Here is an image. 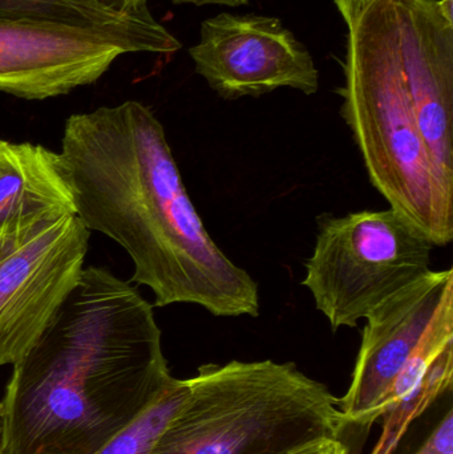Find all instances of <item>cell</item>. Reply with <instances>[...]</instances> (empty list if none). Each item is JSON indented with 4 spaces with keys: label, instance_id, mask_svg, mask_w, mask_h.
<instances>
[{
    "label": "cell",
    "instance_id": "obj_19",
    "mask_svg": "<svg viewBox=\"0 0 453 454\" xmlns=\"http://www.w3.org/2000/svg\"><path fill=\"white\" fill-rule=\"evenodd\" d=\"M0 418H2V402H0Z\"/></svg>",
    "mask_w": 453,
    "mask_h": 454
},
{
    "label": "cell",
    "instance_id": "obj_12",
    "mask_svg": "<svg viewBox=\"0 0 453 454\" xmlns=\"http://www.w3.org/2000/svg\"><path fill=\"white\" fill-rule=\"evenodd\" d=\"M0 13L113 29L145 28L159 23L151 11L119 15L95 0H0Z\"/></svg>",
    "mask_w": 453,
    "mask_h": 454
},
{
    "label": "cell",
    "instance_id": "obj_17",
    "mask_svg": "<svg viewBox=\"0 0 453 454\" xmlns=\"http://www.w3.org/2000/svg\"><path fill=\"white\" fill-rule=\"evenodd\" d=\"M372 2L374 0H334L335 5L348 27H350L354 20L361 15L362 11Z\"/></svg>",
    "mask_w": 453,
    "mask_h": 454
},
{
    "label": "cell",
    "instance_id": "obj_15",
    "mask_svg": "<svg viewBox=\"0 0 453 454\" xmlns=\"http://www.w3.org/2000/svg\"><path fill=\"white\" fill-rule=\"evenodd\" d=\"M285 454H351L340 437H318L293 448Z\"/></svg>",
    "mask_w": 453,
    "mask_h": 454
},
{
    "label": "cell",
    "instance_id": "obj_2",
    "mask_svg": "<svg viewBox=\"0 0 453 454\" xmlns=\"http://www.w3.org/2000/svg\"><path fill=\"white\" fill-rule=\"evenodd\" d=\"M13 371L0 454H95L175 383L153 306L130 282L85 267Z\"/></svg>",
    "mask_w": 453,
    "mask_h": 454
},
{
    "label": "cell",
    "instance_id": "obj_9",
    "mask_svg": "<svg viewBox=\"0 0 453 454\" xmlns=\"http://www.w3.org/2000/svg\"><path fill=\"white\" fill-rule=\"evenodd\" d=\"M189 53L197 74L225 100L260 98L279 88L318 92L314 59L279 19L220 13L202 23L199 44Z\"/></svg>",
    "mask_w": 453,
    "mask_h": 454
},
{
    "label": "cell",
    "instance_id": "obj_14",
    "mask_svg": "<svg viewBox=\"0 0 453 454\" xmlns=\"http://www.w3.org/2000/svg\"><path fill=\"white\" fill-rule=\"evenodd\" d=\"M412 454H453V411L449 408L438 426Z\"/></svg>",
    "mask_w": 453,
    "mask_h": 454
},
{
    "label": "cell",
    "instance_id": "obj_13",
    "mask_svg": "<svg viewBox=\"0 0 453 454\" xmlns=\"http://www.w3.org/2000/svg\"><path fill=\"white\" fill-rule=\"evenodd\" d=\"M186 394V379H176L168 391L135 424L95 454H148L183 404Z\"/></svg>",
    "mask_w": 453,
    "mask_h": 454
},
{
    "label": "cell",
    "instance_id": "obj_5",
    "mask_svg": "<svg viewBox=\"0 0 453 454\" xmlns=\"http://www.w3.org/2000/svg\"><path fill=\"white\" fill-rule=\"evenodd\" d=\"M433 247L391 207L324 215L302 286L334 333L355 328L375 307L430 271Z\"/></svg>",
    "mask_w": 453,
    "mask_h": 454
},
{
    "label": "cell",
    "instance_id": "obj_20",
    "mask_svg": "<svg viewBox=\"0 0 453 454\" xmlns=\"http://www.w3.org/2000/svg\"><path fill=\"white\" fill-rule=\"evenodd\" d=\"M0 439H2V424H0Z\"/></svg>",
    "mask_w": 453,
    "mask_h": 454
},
{
    "label": "cell",
    "instance_id": "obj_3",
    "mask_svg": "<svg viewBox=\"0 0 453 454\" xmlns=\"http://www.w3.org/2000/svg\"><path fill=\"white\" fill-rule=\"evenodd\" d=\"M340 114L372 186L435 247L453 239V188L433 167L399 53L394 0H374L348 27Z\"/></svg>",
    "mask_w": 453,
    "mask_h": 454
},
{
    "label": "cell",
    "instance_id": "obj_18",
    "mask_svg": "<svg viewBox=\"0 0 453 454\" xmlns=\"http://www.w3.org/2000/svg\"><path fill=\"white\" fill-rule=\"evenodd\" d=\"M175 4H220L228 5V7H239V5L247 4L249 0H170Z\"/></svg>",
    "mask_w": 453,
    "mask_h": 454
},
{
    "label": "cell",
    "instance_id": "obj_6",
    "mask_svg": "<svg viewBox=\"0 0 453 454\" xmlns=\"http://www.w3.org/2000/svg\"><path fill=\"white\" fill-rule=\"evenodd\" d=\"M181 47L160 23L113 29L0 13V92L58 98L98 82L120 56L172 55Z\"/></svg>",
    "mask_w": 453,
    "mask_h": 454
},
{
    "label": "cell",
    "instance_id": "obj_4",
    "mask_svg": "<svg viewBox=\"0 0 453 454\" xmlns=\"http://www.w3.org/2000/svg\"><path fill=\"white\" fill-rule=\"evenodd\" d=\"M148 454H285L346 429L338 399L294 363L204 364Z\"/></svg>",
    "mask_w": 453,
    "mask_h": 454
},
{
    "label": "cell",
    "instance_id": "obj_8",
    "mask_svg": "<svg viewBox=\"0 0 453 454\" xmlns=\"http://www.w3.org/2000/svg\"><path fill=\"white\" fill-rule=\"evenodd\" d=\"M449 304H453V270H430L364 317L351 384L345 396L338 399L346 428H369L382 418L394 384Z\"/></svg>",
    "mask_w": 453,
    "mask_h": 454
},
{
    "label": "cell",
    "instance_id": "obj_11",
    "mask_svg": "<svg viewBox=\"0 0 453 454\" xmlns=\"http://www.w3.org/2000/svg\"><path fill=\"white\" fill-rule=\"evenodd\" d=\"M66 215L76 204L60 153L0 140V240L24 239Z\"/></svg>",
    "mask_w": 453,
    "mask_h": 454
},
{
    "label": "cell",
    "instance_id": "obj_7",
    "mask_svg": "<svg viewBox=\"0 0 453 454\" xmlns=\"http://www.w3.org/2000/svg\"><path fill=\"white\" fill-rule=\"evenodd\" d=\"M90 237L66 215L0 250V365L26 356L79 285Z\"/></svg>",
    "mask_w": 453,
    "mask_h": 454
},
{
    "label": "cell",
    "instance_id": "obj_10",
    "mask_svg": "<svg viewBox=\"0 0 453 454\" xmlns=\"http://www.w3.org/2000/svg\"><path fill=\"white\" fill-rule=\"evenodd\" d=\"M415 116L441 180L453 188V20L439 0H394Z\"/></svg>",
    "mask_w": 453,
    "mask_h": 454
},
{
    "label": "cell",
    "instance_id": "obj_1",
    "mask_svg": "<svg viewBox=\"0 0 453 454\" xmlns=\"http://www.w3.org/2000/svg\"><path fill=\"white\" fill-rule=\"evenodd\" d=\"M59 153L77 217L127 251L132 282L151 288L154 306L260 317L257 283L205 229L151 108L128 100L72 114Z\"/></svg>",
    "mask_w": 453,
    "mask_h": 454
},
{
    "label": "cell",
    "instance_id": "obj_16",
    "mask_svg": "<svg viewBox=\"0 0 453 454\" xmlns=\"http://www.w3.org/2000/svg\"><path fill=\"white\" fill-rule=\"evenodd\" d=\"M95 2L119 15H137L149 11L148 0H95Z\"/></svg>",
    "mask_w": 453,
    "mask_h": 454
}]
</instances>
